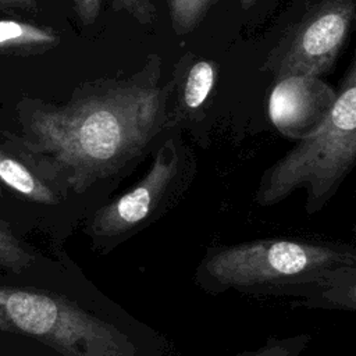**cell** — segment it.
Masks as SVG:
<instances>
[{
  "instance_id": "obj_3",
  "label": "cell",
  "mask_w": 356,
  "mask_h": 356,
  "mask_svg": "<svg viewBox=\"0 0 356 356\" xmlns=\"http://www.w3.org/2000/svg\"><path fill=\"white\" fill-rule=\"evenodd\" d=\"M0 331L58 356H167L160 334L89 281L75 292L0 285Z\"/></svg>"
},
{
  "instance_id": "obj_5",
  "label": "cell",
  "mask_w": 356,
  "mask_h": 356,
  "mask_svg": "<svg viewBox=\"0 0 356 356\" xmlns=\"http://www.w3.org/2000/svg\"><path fill=\"white\" fill-rule=\"evenodd\" d=\"M152 152L145 175L83 220V232L96 253H111L177 207L191 189L196 160L178 135L164 131Z\"/></svg>"
},
{
  "instance_id": "obj_2",
  "label": "cell",
  "mask_w": 356,
  "mask_h": 356,
  "mask_svg": "<svg viewBox=\"0 0 356 356\" xmlns=\"http://www.w3.org/2000/svg\"><path fill=\"white\" fill-rule=\"evenodd\" d=\"M193 281L210 295L292 298L302 307L356 309V250L303 238H261L216 245L199 260Z\"/></svg>"
},
{
  "instance_id": "obj_8",
  "label": "cell",
  "mask_w": 356,
  "mask_h": 356,
  "mask_svg": "<svg viewBox=\"0 0 356 356\" xmlns=\"http://www.w3.org/2000/svg\"><path fill=\"white\" fill-rule=\"evenodd\" d=\"M216 81V65L199 61L192 65L184 86V104L188 110H197L209 97Z\"/></svg>"
},
{
  "instance_id": "obj_12",
  "label": "cell",
  "mask_w": 356,
  "mask_h": 356,
  "mask_svg": "<svg viewBox=\"0 0 356 356\" xmlns=\"http://www.w3.org/2000/svg\"><path fill=\"white\" fill-rule=\"evenodd\" d=\"M35 263V256L25 250L19 242L0 227V266L15 271H22Z\"/></svg>"
},
{
  "instance_id": "obj_4",
  "label": "cell",
  "mask_w": 356,
  "mask_h": 356,
  "mask_svg": "<svg viewBox=\"0 0 356 356\" xmlns=\"http://www.w3.org/2000/svg\"><path fill=\"white\" fill-rule=\"evenodd\" d=\"M355 164L356 70L352 63L325 117L264 170L254 200L259 206H274L296 189H305V210L316 214L335 196Z\"/></svg>"
},
{
  "instance_id": "obj_9",
  "label": "cell",
  "mask_w": 356,
  "mask_h": 356,
  "mask_svg": "<svg viewBox=\"0 0 356 356\" xmlns=\"http://www.w3.org/2000/svg\"><path fill=\"white\" fill-rule=\"evenodd\" d=\"M56 42V35L50 31L22 24L17 21H0V46L31 44L47 46Z\"/></svg>"
},
{
  "instance_id": "obj_16",
  "label": "cell",
  "mask_w": 356,
  "mask_h": 356,
  "mask_svg": "<svg viewBox=\"0 0 356 356\" xmlns=\"http://www.w3.org/2000/svg\"><path fill=\"white\" fill-rule=\"evenodd\" d=\"M239 1H241V6H242V8H243V10L250 8V7L256 3V0H239Z\"/></svg>"
},
{
  "instance_id": "obj_1",
  "label": "cell",
  "mask_w": 356,
  "mask_h": 356,
  "mask_svg": "<svg viewBox=\"0 0 356 356\" xmlns=\"http://www.w3.org/2000/svg\"><path fill=\"white\" fill-rule=\"evenodd\" d=\"M152 56L134 76L99 82L64 107L31 120L33 149L83 193L107 202L170 128V86Z\"/></svg>"
},
{
  "instance_id": "obj_13",
  "label": "cell",
  "mask_w": 356,
  "mask_h": 356,
  "mask_svg": "<svg viewBox=\"0 0 356 356\" xmlns=\"http://www.w3.org/2000/svg\"><path fill=\"white\" fill-rule=\"evenodd\" d=\"M115 7L127 11L140 24H152L156 18L154 7L150 0H114Z\"/></svg>"
},
{
  "instance_id": "obj_15",
  "label": "cell",
  "mask_w": 356,
  "mask_h": 356,
  "mask_svg": "<svg viewBox=\"0 0 356 356\" xmlns=\"http://www.w3.org/2000/svg\"><path fill=\"white\" fill-rule=\"evenodd\" d=\"M1 4H11V6H21V7H35V0H0Z\"/></svg>"
},
{
  "instance_id": "obj_7",
  "label": "cell",
  "mask_w": 356,
  "mask_h": 356,
  "mask_svg": "<svg viewBox=\"0 0 356 356\" xmlns=\"http://www.w3.org/2000/svg\"><path fill=\"white\" fill-rule=\"evenodd\" d=\"M334 100L330 88L317 76H286L270 95L268 117L281 134L299 139L321 122Z\"/></svg>"
},
{
  "instance_id": "obj_11",
  "label": "cell",
  "mask_w": 356,
  "mask_h": 356,
  "mask_svg": "<svg viewBox=\"0 0 356 356\" xmlns=\"http://www.w3.org/2000/svg\"><path fill=\"white\" fill-rule=\"evenodd\" d=\"M213 0H168L172 26L177 33L193 29Z\"/></svg>"
},
{
  "instance_id": "obj_6",
  "label": "cell",
  "mask_w": 356,
  "mask_h": 356,
  "mask_svg": "<svg viewBox=\"0 0 356 356\" xmlns=\"http://www.w3.org/2000/svg\"><path fill=\"white\" fill-rule=\"evenodd\" d=\"M353 18V0H325L316 6L273 53L268 65L275 78L318 76L328 71L345 44Z\"/></svg>"
},
{
  "instance_id": "obj_14",
  "label": "cell",
  "mask_w": 356,
  "mask_h": 356,
  "mask_svg": "<svg viewBox=\"0 0 356 356\" xmlns=\"http://www.w3.org/2000/svg\"><path fill=\"white\" fill-rule=\"evenodd\" d=\"M83 24H93L100 13L102 0H72Z\"/></svg>"
},
{
  "instance_id": "obj_10",
  "label": "cell",
  "mask_w": 356,
  "mask_h": 356,
  "mask_svg": "<svg viewBox=\"0 0 356 356\" xmlns=\"http://www.w3.org/2000/svg\"><path fill=\"white\" fill-rule=\"evenodd\" d=\"M310 334H295L284 338H270L264 345L239 352L234 356H300L310 343Z\"/></svg>"
}]
</instances>
